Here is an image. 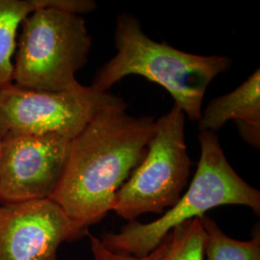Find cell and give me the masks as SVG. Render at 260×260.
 Returning a JSON list of instances; mask_svg holds the SVG:
<instances>
[{"label":"cell","instance_id":"obj_1","mask_svg":"<svg viewBox=\"0 0 260 260\" xmlns=\"http://www.w3.org/2000/svg\"><path fill=\"white\" fill-rule=\"evenodd\" d=\"M154 130L152 118L131 116L119 99L96 112L71 140L50 200L83 234L111 211L117 192L146 156Z\"/></svg>","mask_w":260,"mask_h":260},{"label":"cell","instance_id":"obj_2","mask_svg":"<svg viewBox=\"0 0 260 260\" xmlns=\"http://www.w3.org/2000/svg\"><path fill=\"white\" fill-rule=\"evenodd\" d=\"M115 45L117 54L98 71L91 86L107 92L127 75L144 76L164 87L191 121L201 119L207 87L232 64L224 56L196 55L155 42L129 14L117 19Z\"/></svg>","mask_w":260,"mask_h":260},{"label":"cell","instance_id":"obj_3","mask_svg":"<svg viewBox=\"0 0 260 260\" xmlns=\"http://www.w3.org/2000/svg\"><path fill=\"white\" fill-rule=\"evenodd\" d=\"M201 158L195 177L176 206L154 222L131 221L119 233H105L101 241L109 251L145 257L172 229L222 205H244L260 213V192L237 175L223 153L218 136L211 131L199 135Z\"/></svg>","mask_w":260,"mask_h":260},{"label":"cell","instance_id":"obj_4","mask_svg":"<svg viewBox=\"0 0 260 260\" xmlns=\"http://www.w3.org/2000/svg\"><path fill=\"white\" fill-rule=\"evenodd\" d=\"M49 5L33 11L20 25L13 83L36 91H69L81 85L75 74L88 61L92 38L82 17Z\"/></svg>","mask_w":260,"mask_h":260},{"label":"cell","instance_id":"obj_5","mask_svg":"<svg viewBox=\"0 0 260 260\" xmlns=\"http://www.w3.org/2000/svg\"><path fill=\"white\" fill-rule=\"evenodd\" d=\"M184 126L185 114L177 105L155 121L146 156L115 197L112 210L118 216L131 222L177 205L192 167Z\"/></svg>","mask_w":260,"mask_h":260},{"label":"cell","instance_id":"obj_6","mask_svg":"<svg viewBox=\"0 0 260 260\" xmlns=\"http://www.w3.org/2000/svg\"><path fill=\"white\" fill-rule=\"evenodd\" d=\"M118 100L108 92L82 84L61 92L9 84L0 89V140L47 134L73 139L96 112Z\"/></svg>","mask_w":260,"mask_h":260},{"label":"cell","instance_id":"obj_7","mask_svg":"<svg viewBox=\"0 0 260 260\" xmlns=\"http://www.w3.org/2000/svg\"><path fill=\"white\" fill-rule=\"evenodd\" d=\"M71 140L58 134L0 140V204L50 199L64 173Z\"/></svg>","mask_w":260,"mask_h":260},{"label":"cell","instance_id":"obj_8","mask_svg":"<svg viewBox=\"0 0 260 260\" xmlns=\"http://www.w3.org/2000/svg\"><path fill=\"white\" fill-rule=\"evenodd\" d=\"M82 235L50 199L0 204V260H57L62 243Z\"/></svg>","mask_w":260,"mask_h":260},{"label":"cell","instance_id":"obj_9","mask_svg":"<svg viewBox=\"0 0 260 260\" xmlns=\"http://www.w3.org/2000/svg\"><path fill=\"white\" fill-rule=\"evenodd\" d=\"M236 121L242 138L254 148L260 145V72L257 69L238 88L211 101L199 120L200 131L216 132Z\"/></svg>","mask_w":260,"mask_h":260},{"label":"cell","instance_id":"obj_10","mask_svg":"<svg viewBox=\"0 0 260 260\" xmlns=\"http://www.w3.org/2000/svg\"><path fill=\"white\" fill-rule=\"evenodd\" d=\"M46 0H0V89L13 83V57L22 21L33 11L46 7Z\"/></svg>","mask_w":260,"mask_h":260},{"label":"cell","instance_id":"obj_11","mask_svg":"<svg viewBox=\"0 0 260 260\" xmlns=\"http://www.w3.org/2000/svg\"><path fill=\"white\" fill-rule=\"evenodd\" d=\"M206 233L200 218L172 229L149 253L150 260H205Z\"/></svg>","mask_w":260,"mask_h":260},{"label":"cell","instance_id":"obj_12","mask_svg":"<svg viewBox=\"0 0 260 260\" xmlns=\"http://www.w3.org/2000/svg\"><path fill=\"white\" fill-rule=\"evenodd\" d=\"M201 222L206 233L205 260H260V235L251 241H238L222 232L218 224L207 216Z\"/></svg>","mask_w":260,"mask_h":260},{"label":"cell","instance_id":"obj_13","mask_svg":"<svg viewBox=\"0 0 260 260\" xmlns=\"http://www.w3.org/2000/svg\"><path fill=\"white\" fill-rule=\"evenodd\" d=\"M89 238L91 243V250L93 253V260H150L149 255L145 257H135L132 255H125L113 252L103 245L100 238L91 234H89Z\"/></svg>","mask_w":260,"mask_h":260}]
</instances>
